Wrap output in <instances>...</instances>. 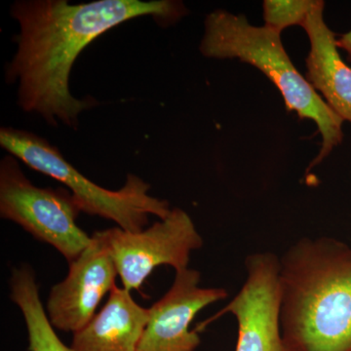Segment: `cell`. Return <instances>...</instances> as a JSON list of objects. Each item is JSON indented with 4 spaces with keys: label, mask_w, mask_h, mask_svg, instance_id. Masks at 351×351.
<instances>
[{
    "label": "cell",
    "mask_w": 351,
    "mask_h": 351,
    "mask_svg": "<svg viewBox=\"0 0 351 351\" xmlns=\"http://www.w3.org/2000/svg\"><path fill=\"white\" fill-rule=\"evenodd\" d=\"M189 13L175 0H17L10 14L20 25L17 52L7 64V83L18 82L17 104L40 115L48 124L76 129L80 113L97 105L95 99L71 93L69 76L76 59L92 41L113 27L151 16L168 27Z\"/></svg>",
    "instance_id": "6da1fadb"
},
{
    "label": "cell",
    "mask_w": 351,
    "mask_h": 351,
    "mask_svg": "<svg viewBox=\"0 0 351 351\" xmlns=\"http://www.w3.org/2000/svg\"><path fill=\"white\" fill-rule=\"evenodd\" d=\"M280 326L289 351H351V246L301 239L280 258Z\"/></svg>",
    "instance_id": "7a4b0ae2"
},
{
    "label": "cell",
    "mask_w": 351,
    "mask_h": 351,
    "mask_svg": "<svg viewBox=\"0 0 351 351\" xmlns=\"http://www.w3.org/2000/svg\"><path fill=\"white\" fill-rule=\"evenodd\" d=\"M199 51L208 59H237L260 69L280 91L288 112H295L300 119L313 120L322 144L308 171L343 143L345 121L295 68L284 49L281 32L267 25H251L244 15L218 9L206 16Z\"/></svg>",
    "instance_id": "3957f363"
},
{
    "label": "cell",
    "mask_w": 351,
    "mask_h": 351,
    "mask_svg": "<svg viewBox=\"0 0 351 351\" xmlns=\"http://www.w3.org/2000/svg\"><path fill=\"white\" fill-rule=\"evenodd\" d=\"M0 145L32 169L68 186L80 211L110 219L126 232H141L151 215L162 219L172 210L168 201L149 195L151 184L136 175L127 176L119 191L101 188L78 172L58 147L32 132L2 127Z\"/></svg>",
    "instance_id": "277c9868"
},
{
    "label": "cell",
    "mask_w": 351,
    "mask_h": 351,
    "mask_svg": "<svg viewBox=\"0 0 351 351\" xmlns=\"http://www.w3.org/2000/svg\"><path fill=\"white\" fill-rule=\"evenodd\" d=\"M80 212L71 193L38 188L25 177L16 157L1 159V218L14 221L34 239L54 247L69 263L91 243V237L76 223Z\"/></svg>",
    "instance_id": "5b68a950"
},
{
    "label": "cell",
    "mask_w": 351,
    "mask_h": 351,
    "mask_svg": "<svg viewBox=\"0 0 351 351\" xmlns=\"http://www.w3.org/2000/svg\"><path fill=\"white\" fill-rule=\"evenodd\" d=\"M105 233L122 285L130 292L159 265L176 271L188 269L191 253L203 246L193 219L181 208H173L165 219L141 232L112 228Z\"/></svg>",
    "instance_id": "8992f818"
},
{
    "label": "cell",
    "mask_w": 351,
    "mask_h": 351,
    "mask_svg": "<svg viewBox=\"0 0 351 351\" xmlns=\"http://www.w3.org/2000/svg\"><path fill=\"white\" fill-rule=\"evenodd\" d=\"M245 269L239 292L204 326L230 313L239 328L235 351H289L280 326V258L270 252L251 254Z\"/></svg>",
    "instance_id": "52a82bcc"
},
{
    "label": "cell",
    "mask_w": 351,
    "mask_h": 351,
    "mask_svg": "<svg viewBox=\"0 0 351 351\" xmlns=\"http://www.w3.org/2000/svg\"><path fill=\"white\" fill-rule=\"evenodd\" d=\"M117 276L105 230L95 232L89 246L69 263L66 278L51 289L46 313L52 326L73 334L86 326Z\"/></svg>",
    "instance_id": "ba28073f"
},
{
    "label": "cell",
    "mask_w": 351,
    "mask_h": 351,
    "mask_svg": "<svg viewBox=\"0 0 351 351\" xmlns=\"http://www.w3.org/2000/svg\"><path fill=\"white\" fill-rule=\"evenodd\" d=\"M198 270L176 271L167 293L149 308V319L137 351H195L201 339L191 330L195 316L205 307L226 300L223 288H203Z\"/></svg>",
    "instance_id": "9c48e42d"
},
{
    "label": "cell",
    "mask_w": 351,
    "mask_h": 351,
    "mask_svg": "<svg viewBox=\"0 0 351 351\" xmlns=\"http://www.w3.org/2000/svg\"><path fill=\"white\" fill-rule=\"evenodd\" d=\"M324 8L322 0H311L300 22L311 43L304 76L332 112L351 123V66L339 54L338 36L325 22Z\"/></svg>",
    "instance_id": "30bf717a"
},
{
    "label": "cell",
    "mask_w": 351,
    "mask_h": 351,
    "mask_svg": "<svg viewBox=\"0 0 351 351\" xmlns=\"http://www.w3.org/2000/svg\"><path fill=\"white\" fill-rule=\"evenodd\" d=\"M149 319V308L134 301L130 291L117 285L107 304L86 326L73 334L75 351H137Z\"/></svg>",
    "instance_id": "8fae6325"
},
{
    "label": "cell",
    "mask_w": 351,
    "mask_h": 351,
    "mask_svg": "<svg viewBox=\"0 0 351 351\" xmlns=\"http://www.w3.org/2000/svg\"><path fill=\"white\" fill-rule=\"evenodd\" d=\"M10 298L22 311L29 337V351H75L55 332L39 297L36 274L29 265L14 269Z\"/></svg>",
    "instance_id": "7c38bea8"
},
{
    "label": "cell",
    "mask_w": 351,
    "mask_h": 351,
    "mask_svg": "<svg viewBox=\"0 0 351 351\" xmlns=\"http://www.w3.org/2000/svg\"><path fill=\"white\" fill-rule=\"evenodd\" d=\"M309 3L311 0H265L263 3L265 25L279 32L293 25H299Z\"/></svg>",
    "instance_id": "4fadbf2b"
},
{
    "label": "cell",
    "mask_w": 351,
    "mask_h": 351,
    "mask_svg": "<svg viewBox=\"0 0 351 351\" xmlns=\"http://www.w3.org/2000/svg\"><path fill=\"white\" fill-rule=\"evenodd\" d=\"M337 45L339 49L345 51L346 59L351 63V31L339 36L337 38Z\"/></svg>",
    "instance_id": "5bb4252c"
}]
</instances>
